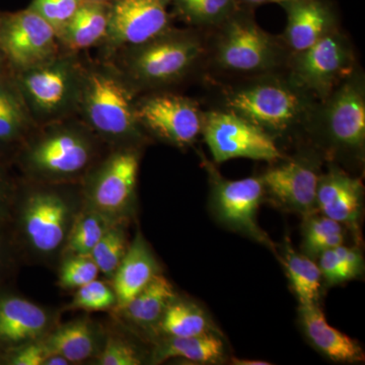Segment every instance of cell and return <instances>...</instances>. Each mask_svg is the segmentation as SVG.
Masks as SVG:
<instances>
[{
  "instance_id": "6da1fadb",
  "label": "cell",
  "mask_w": 365,
  "mask_h": 365,
  "mask_svg": "<svg viewBox=\"0 0 365 365\" xmlns=\"http://www.w3.org/2000/svg\"><path fill=\"white\" fill-rule=\"evenodd\" d=\"M83 204L81 184L20 178L9 232L21 262L55 270Z\"/></svg>"
},
{
  "instance_id": "7a4b0ae2",
  "label": "cell",
  "mask_w": 365,
  "mask_h": 365,
  "mask_svg": "<svg viewBox=\"0 0 365 365\" xmlns=\"http://www.w3.org/2000/svg\"><path fill=\"white\" fill-rule=\"evenodd\" d=\"M107 145L78 116L37 126L14 150L21 179L44 184H81Z\"/></svg>"
},
{
  "instance_id": "3957f363",
  "label": "cell",
  "mask_w": 365,
  "mask_h": 365,
  "mask_svg": "<svg viewBox=\"0 0 365 365\" xmlns=\"http://www.w3.org/2000/svg\"><path fill=\"white\" fill-rule=\"evenodd\" d=\"M139 96L112 61L85 58L78 116L109 148H143L150 141L136 119Z\"/></svg>"
},
{
  "instance_id": "277c9868",
  "label": "cell",
  "mask_w": 365,
  "mask_h": 365,
  "mask_svg": "<svg viewBox=\"0 0 365 365\" xmlns=\"http://www.w3.org/2000/svg\"><path fill=\"white\" fill-rule=\"evenodd\" d=\"M203 43L192 31L170 28L143 44L126 48L112 61L140 95L182 81L202 56Z\"/></svg>"
},
{
  "instance_id": "5b68a950",
  "label": "cell",
  "mask_w": 365,
  "mask_h": 365,
  "mask_svg": "<svg viewBox=\"0 0 365 365\" xmlns=\"http://www.w3.org/2000/svg\"><path fill=\"white\" fill-rule=\"evenodd\" d=\"M14 83L37 126L78 116L85 58L60 50L38 66L14 71Z\"/></svg>"
},
{
  "instance_id": "8992f818",
  "label": "cell",
  "mask_w": 365,
  "mask_h": 365,
  "mask_svg": "<svg viewBox=\"0 0 365 365\" xmlns=\"http://www.w3.org/2000/svg\"><path fill=\"white\" fill-rule=\"evenodd\" d=\"M309 95L290 78H262L228 93L227 110L273 137L313 119Z\"/></svg>"
},
{
  "instance_id": "52a82bcc",
  "label": "cell",
  "mask_w": 365,
  "mask_h": 365,
  "mask_svg": "<svg viewBox=\"0 0 365 365\" xmlns=\"http://www.w3.org/2000/svg\"><path fill=\"white\" fill-rule=\"evenodd\" d=\"M141 148H110L81 182L83 201L118 222H132L136 212Z\"/></svg>"
},
{
  "instance_id": "ba28073f",
  "label": "cell",
  "mask_w": 365,
  "mask_h": 365,
  "mask_svg": "<svg viewBox=\"0 0 365 365\" xmlns=\"http://www.w3.org/2000/svg\"><path fill=\"white\" fill-rule=\"evenodd\" d=\"M220 26L215 61L225 71L259 73L279 66L283 57L280 43L248 13L239 9Z\"/></svg>"
},
{
  "instance_id": "9c48e42d",
  "label": "cell",
  "mask_w": 365,
  "mask_h": 365,
  "mask_svg": "<svg viewBox=\"0 0 365 365\" xmlns=\"http://www.w3.org/2000/svg\"><path fill=\"white\" fill-rule=\"evenodd\" d=\"M205 167L210 182L209 206L216 222L275 252L272 241L257 220L258 209L265 199L261 178L227 180L220 176L207 160H205Z\"/></svg>"
},
{
  "instance_id": "30bf717a",
  "label": "cell",
  "mask_w": 365,
  "mask_h": 365,
  "mask_svg": "<svg viewBox=\"0 0 365 365\" xmlns=\"http://www.w3.org/2000/svg\"><path fill=\"white\" fill-rule=\"evenodd\" d=\"M135 115L148 137L176 148L191 146L202 134L204 113L195 101L185 96L165 91L139 96Z\"/></svg>"
},
{
  "instance_id": "8fae6325",
  "label": "cell",
  "mask_w": 365,
  "mask_h": 365,
  "mask_svg": "<svg viewBox=\"0 0 365 365\" xmlns=\"http://www.w3.org/2000/svg\"><path fill=\"white\" fill-rule=\"evenodd\" d=\"M319 123L329 148L361 158L365 144V90L354 72L324 101Z\"/></svg>"
},
{
  "instance_id": "7c38bea8",
  "label": "cell",
  "mask_w": 365,
  "mask_h": 365,
  "mask_svg": "<svg viewBox=\"0 0 365 365\" xmlns=\"http://www.w3.org/2000/svg\"><path fill=\"white\" fill-rule=\"evenodd\" d=\"M215 163L234 158L277 162L283 155L274 137L235 113H204L202 134Z\"/></svg>"
},
{
  "instance_id": "4fadbf2b",
  "label": "cell",
  "mask_w": 365,
  "mask_h": 365,
  "mask_svg": "<svg viewBox=\"0 0 365 365\" xmlns=\"http://www.w3.org/2000/svg\"><path fill=\"white\" fill-rule=\"evenodd\" d=\"M353 67L351 45L336 30L304 51L294 53L290 79L302 90L325 101L351 76Z\"/></svg>"
},
{
  "instance_id": "5bb4252c",
  "label": "cell",
  "mask_w": 365,
  "mask_h": 365,
  "mask_svg": "<svg viewBox=\"0 0 365 365\" xmlns=\"http://www.w3.org/2000/svg\"><path fill=\"white\" fill-rule=\"evenodd\" d=\"M170 0H113L110 2L109 28L101 57L110 59L126 48L143 44L170 26Z\"/></svg>"
},
{
  "instance_id": "9a60e30c",
  "label": "cell",
  "mask_w": 365,
  "mask_h": 365,
  "mask_svg": "<svg viewBox=\"0 0 365 365\" xmlns=\"http://www.w3.org/2000/svg\"><path fill=\"white\" fill-rule=\"evenodd\" d=\"M0 49L14 72L42 63L61 48L54 29L28 7L0 14Z\"/></svg>"
},
{
  "instance_id": "2e32d148",
  "label": "cell",
  "mask_w": 365,
  "mask_h": 365,
  "mask_svg": "<svg viewBox=\"0 0 365 365\" xmlns=\"http://www.w3.org/2000/svg\"><path fill=\"white\" fill-rule=\"evenodd\" d=\"M61 312L0 289V356L44 339L60 323Z\"/></svg>"
},
{
  "instance_id": "e0dca14e",
  "label": "cell",
  "mask_w": 365,
  "mask_h": 365,
  "mask_svg": "<svg viewBox=\"0 0 365 365\" xmlns=\"http://www.w3.org/2000/svg\"><path fill=\"white\" fill-rule=\"evenodd\" d=\"M319 176L318 163L311 158L299 157L271 168L260 178L265 197L276 206L309 215L316 212Z\"/></svg>"
},
{
  "instance_id": "ac0fdd59",
  "label": "cell",
  "mask_w": 365,
  "mask_h": 365,
  "mask_svg": "<svg viewBox=\"0 0 365 365\" xmlns=\"http://www.w3.org/2000/svg\"><path fill=\"white\" fill-rule=\"evenodd\" d=\"M352 228L359 225L364 209V185L357 178L333 167L319 176L316 210Z\"/></svg>"
},
{
  "instance_id": "d6986e66",
  "label": "cell",
  "mask_w": 365,
  "mask_h": 365,
  "mask_svg": "<svg viewBox=\"0 0 365 365\" xmlns=\"http://www.w3.org/2000/svg\"><path fill=\"white\" fill-rule=\"evenodd\" d=\"M281 6L287 16L284 40L292 52L304 51L337 30V14L328 0H294Z\"/></svg>"
},
{
  "instance_id": "ffe728a7",
  "label": "cell",
  "mask_w": 365,
  "mask_h": 365,
  "mask_svg": "<svg viewBox=\"0 0 365 365\" xmlns=\"http://www.w3.org/2000/svg\"><path fill=\"white\" fill-rule=\"evenodd\" d=\"M106 336L107 328L86 316L59 323L44 342L51 354L62 355L71 364H79L93 361L104 347Z\"/></svg>"
},
{
  "instance_id": "44dd1931",
  "label": "cell",
  "mask_w": 365,
  "mask_h": 365,
  "mask_svg": "<svg viewBox=\"0 0 365 365\" xmlns=\"http://www.w3.org/2000/svg\"><path fill=\"white\" fill-rule=\"evenodd\" d=\"M299 313L304 335L327 359L342 364L364 361L361 346L331 326L318 304H299Z\"/></svg>"
},
{
  "instance_id": "7402d4cb",
  "label": "cell",
  "mask_w": 365,
  "mask_h": 365,
  "mask_svg": "<svg viewBox=\"0 0 365 365\" xmlns=\"http://www.w3.org/2000/svg\"><path fill=\"white\" fill-rule=\"evenodd\" d=\"M158 273L160 268L155 255L143 232L137 230L123 260L110 281L117 297V307L114 309L126 306Z\"/></svg>"
},
{
  "instance_id": "603a6c76",
  "label": "cell",
  "mask_w": 365,
  "mask_h": 365,
  "mask_svg": "<svg viewBox=\"0 0 365 365\" xmlns=\"http://www.w3.org/2000/svg\"><path fill=\"white\" fill-rule=\"evenodd\" d=\"M110 2L85 0L62 30L57 34L64 51L81 53L100 47L109 28Z\"/></svg>"
},
{
  "instance_id": "cb8c5ba5",
  "label": "cell",
  "mask_w": 365,
  "mask_h": 365,
  "mask_svg": "<svg viewBox=\"0 0 365 365\" xmlns=\"http://www.w3.org/2000/svg\"><path fill=\"white\" fill-rule=\"evenodd\" d=\"M176 297L172 283L160 272L126 306L113 309L112 314L121 325L155 332L165 309Z\"/></svg>"
},
{
  "instance_id": "d4e9b609",
  "label": "cell",
  "mask_w": 365,
  "mask_h": 365,
  "mask_svg": "<svg viewBox=\"0 0 365 365\" xmlns=\"http://www.w3.org/2000/svg\"><path fill=\"white\" fill-rule=\"evenodd\" d=\"M37 125L30 112L13 74L0 81V146L13 153L30 136Z\"/></svg>"
},
{
  "instance_id": "484cf974",
  "label": "cell",
  "mask_w": 365,
  "mask_h": 365,
  "mask_svg": "<svg viewBox=\"0 0 365 365\" xmlns=\"http://www.w3.org/2000/svg\"><path fill=\"white\" fill-rule=\"evenodd\" d=\"M225 344L215 333L194 337H163L155 345L151 361L158 364L170 359H182L192 364H220L225 357Z\"/></svg>"
},
{
  "instance_id": "4316f807",
  "label": "cell",
  "mask_w": 365,
  "mask_h": 365,
  "mask_svg": "<svg viewBox=\"0 0 365 365\" xmlns=\"http://www.w3.org/2000/svg\"><path fill=\"white\" fill-rule=\"evenodd\" d=\"M155 332L165 337H194L215 333L212 323L201 307L176 297L165 309Z\"/></svg>"
},
{
  "instance_id": "83f0119b",
  "label": "cell",
  "mask_w": 365,
  "mask_h": 365,
  "mask_svg": "<svg viewBox=\"0 0 365 365\" xmlns=\"http://www.w3.org/2000/svg\"><path fill=\"white\" fill-rule=\"evenodd\" d=\"M281 262L299 304H317L323 279L318 264L307 255L295 251L287 237L283 245Z\"/></svg>"
},
{
  "instance_id": "f1b7e54d",
  "label": "cell",
  "mask_w": 365,
  "mask_h": 365,
  "mask_svg": "<svg viewBox=\"0 0 365 365\" xmlns=\"http://www.w3.org/2000/svg\"><path fill=\"white\" fill-rule=\"evenodd\" d=\"M110 216L83 204L69 235L63 255H90L96 245L115 223Z\"/></svg>"
},
{
  "instance_id": "f546056e",
  "label": "cell",
  "mask_w": 365,
  "mask_h": 365,
  "mask_svg": "<svg viewBox=\"0 0 365 365\" xmlns=\"http://www.w3.org/2000/svg\"><path fill=\"white\" fill-rule=\"evenodd\" d=\"M178 16L196 26H220L235 11L237 0H170Z\"/></svg>"
},
{
  "instance_id": "4dcf8cb0",
  "label": "cell",
  "mask_w": 365,
  "mask_h": 365,
  "mask_svg": "<svg viewBox=\"0 0 365 365\" xmlns=\"http://www.w3.org/2000/svg\"><path fill=\"white\" fill-rule=\"evenodd\" d=\"M306 216L302 247L304 255L317 258L324 251L344 244V228L341 223L321 213L313 212Z\"/></svg>"
},
{
  "instance_id": "1f68e13d",
  "label": "cell",
  "mask_w": 365,
  "mask_h": 365,
  "mask_svg": "<svg viewBox=\"0 0 365 365\" xmlns=\"http://www.w3.org/2000/svg\"><path fill=\"white\" fill-rule=\"evenodd\" d=\"M130 222L115 223L91 252V257L97 264L100 274L111 281L128 250V227Z\"/></svg>"
},
{
  "instance_id": "d6a6232c",
  "label": "cell",
  "mask_w": 365,
  "mask_h": 365,
  "mask_svg": "<svg viewBox=\"0 0 365 365\" xmlns=\"http://www.w3.org/2000/svg\"><path fill=\"white\" fill-rule=\"evenodd\" d=\"M57 285L66 292L98 279V268L91 255H64L57 265Z\"/></svg>"
},
{
  "instance_id": "836d02e7",
  "label": "cell",
  "mask_w": 365,
  "mask_h": 365,
  "mask_svg": "<svg viewBox=\"0 0 365 365\" xmlns=\"http://www.w3.org/2000/svg\"><path fill=\"white\" fill-rule=\"evenodd\" d=\"M116 307L117 297L111 282L95 279L76 289L63 311L112 312Z\"/></svg>"
},
{
  "instance_id": "e575fe53",
  "label": "cell",
  "mask_w": 365,
  "mask_h": 365,
  "mask_svg": "<svg viewBox=\"0 0 365 365\" xmlns=\"http://www.w3.org/2000/svg\"><path fill=\"white\" fill-rule=\"evenodd\" d=\"M143 355L137 346L123 334L108 330L104 347L91 362L98 365H140L144 364Z\"/></svg>"
},
{
  "instance_id": "d590c367",
  "label": "cell",
  "mask_w": 365,
  "mask_h": 365,
  "mask_svg": "<svg viewBox=\"0 0 365 365\" xmlns=\"http://www.w3.org/2000/svg\"><path fill=\"white\" fill-rule=\"evenodd\" d=\"M85 0H33L31 9L39 14L58 34Z\"/></svg>"
},
{
  "instance_id": "8d00e7d4",
  "label": "cell",
  "mask_w": 365,
  "mask_h": 365,
  "mask_svg": "<svg viewBox=\"0 0 365 365\" xmlns=\"http://www.w3.org/2000/svg\"><path fill=\"white\" fill-rule=\"evenodd\" d=\"M19 182L20 178L14 179L0 158V230H9L11 227Z\"/></svg>"
},
{
  "instance_id": "74e56055",
  "label": "cell",
  "mask_w": 365,
  "mask_h": 365,
  "mask_svg": "<svg viewBox=\"0 0 365 365\" xmlns=\"http://www.w3.org/2000/svg\"><path fill=\"white\" fill-rule=\"evenodd\" d=\"M51 354L44 339L29 343L0 356V364L7 365H44Z\"/></svg>"
},
{
  "instance_id": "f35d334b",
  "label": "cell",
  "mask_w": 365,
  "mask_h": 365,
  "mask_svg": "<svg viewBox=\"0 0 365 365\" xmlns=\"http://www.w3.org/2000/svg\"><path fill=\"white\" fill-rule=\"evenodd\" d=\"M21 262L9 230H0V289L18 271Z\"/></svg>"
},
{
  "instance_id": "ab89813d",
  "label": "cell",
  "mask_w": 365,
  "mask_h": 365,
  "mask_svg": "<svg viewBox=\"0 0 365 365\" xmlns=\"http://www.w3.org/2000/svg\"><path fill=\"white\" fill-rule=\"evenodd\" d=\"M334 250L339 263L343 281L346 282L359 277L364 269V257L359 250L344 246V244L336 247Z\"/></svg>"
},
{
  "instance_id": "60d3db41",
  "label": "cell",
  "mask_w": 365,
  "mask_h": 365,
  "mask_svg": "<svg viewBox=\"0 0 365 365\" xmlns=\"http://www.w3.org/2000/svg\"><path fill=\"white\" fill-rule=\"evenodd\" d=\"M11 74H13V69H11V64H9L6 54L0 49V81L9 78Z\"/></svg>"
},
{
  "instance_id": "b9f144b4",
  "label": "cell",
  "mask_w": 365,
  "mask_h": 365,
  "mask_svg": "<svg viewBox=\"0 0 365 365\" xmlns=\"http://www.w3.org/2000/svg\"><path fill=\"white\" fill-rule=\"evenodd\" d=\"M239 4H246V6H261V4H277L282 6V4H287V2L294 1V0H237Z\"/></svg>"
},
{
  "instance_id": "7bdbcfd3",
  "label": "cell",
  "mask_w": 365,
  "mask_h": 365,
  "mask_svg": "<svg viewBox=\"0 0 365 365\" xmlns=\"http://www.w3.org/2000/svg\"><path fill=\"white\" fill-rule=\"evenodd\" d=\"M71 362L69 360H67L66 357L62 356V355L55 354V353H52L48 356V359H46L44 365H71Z\"/></svg>"
},
{
  "instance_id": "ee69618b",
  "label": "cell",
  "mask_w": 365,
  "mask_h": 365,
  "mask_svg": "<svg viewBox=\"0 0 365 365\" xmlns=\"http://www.w3.org/2000/svg\"><path fill=\"white\" fill-rule=\"evenodd\" d=\"M232 364L237 365H270V362H266L265 360H258V359H235V357H232Z\"/></svg>"
},
{
  "instance_id": "f6af8a7d",
  "label": "cell",
  "mask_w": 365,
  "mask_h": 365,
  "mask_svg": "<svg viewBox=\"0 0 365 365\" xmlns=\"http://www.w3.org/2000/svg\"><path fill=\"white\" fill-rule=\"evenodd\" d=\"M4 153H6V150L0 146V158H4Z\"/></svg>"
},
{
  "instance_id": "bcb514c9",
  "label": "cell",
  "mask_w": 365,
  "mask_h": 365,
  "mask_svg": "<svg viewBox=\"0 0 365 365\" xmlns=\"http://www.w3.org/2000/svg\"><path fill=\"white\" fill-rule=\"evenodd\" d=\"M95 1L112 2L113 0H95Z\"/></svg>"
},
{
  "instance_id": "7dc6e473",
  "label": "cell",
  "mask_w": 365,
  "mask_h": 365,
  "mask_svg": "<svg viewBox=\"0 0 365 365\" xmlns=\"http://www.w3.org/2000/svg\"></svg>"
}]
</instances>
